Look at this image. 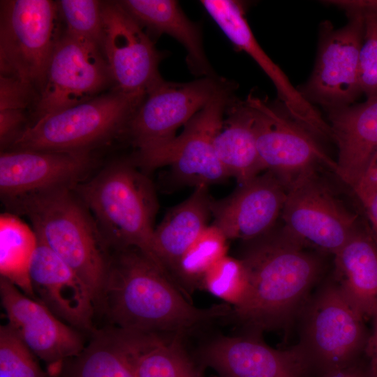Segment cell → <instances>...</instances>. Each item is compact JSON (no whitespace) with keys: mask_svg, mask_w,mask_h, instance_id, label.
Wrapping results in <instances>:
<instances>
[{"mask_svg":"<svg viewBox=\"0 0 377 377\" xmlns=\"http://www.w3.org/2000/svg\"><path fill=\"white\" fill-rule=\"evenodd\" d=\"M239 259L247 279L244 297L230 315L260 336L288 325L301 312L309 293L323 271L318 252L308 250L276 225L268 232L245 242Z\"/></svg>","mask_w":377,"mask_h":377,"instance_id":"6da1fadb","label":"cell"},{"mask_svg":"<svg viewBox=\"0 0 377 377\" xmlns=\"http://www.w3.org/2000/svg\"><path fill=\"white\" fill-rule=\"evenodd\" d=\"M98 309L124 330L179 335L231 311L228 304L193 306L172 279L135 248L110 256Z\"/></svg>","mask_w":377,"mask_h":377,"instance_id":"7a4b0ae2","label":"cell"},{"mask_svg":"<svg viewBox=\"0 0 377 377\" xmlns=\"http://www.w3.org/2000/svg\"><path fill=\"white\" fill-rule=\"evenodd\" d=\"M3 203L13 214L30 220L37 238L87 285L98 309L110 256L93 216L73 188L38 192Z\"/></svg>","mask_w":377,"mask_h":377,"instance_id":"3957f363","label":"cell"},{"mask_svg":"<svg viewBox=\"0 0 377 377\" xmlns=\"http://www.w3.org/2000/svg\"><path fill=\"white\" fill-rule=\"evenodd\" d=\"M73 190L93 216L108 249H138L170 276L154 244L158 209L154 187L133 161L114 162Z\"/></svg>","mask_w":377,"mask_h":377,"instance_id":"277c9868","label":"cell"},{"mask_svg":"<svg viewBox=\"0 0 377 377\" xmlns=\"http://www.w3.org/2000/svg\"><path fill=\"white\" fill-rule=\"evenodd\" d=\"M143 98L114 88L32 122L6 150L90 151L126 128Z\"/></svg>","mask_w":377,"mask_h":377,"instance_id":"5b68a950","label":"cell"},{"mask_svg":"<svg viewBox=\"0 0 377 377\" xmlns=\"http://www.w3.org/2000/svg\"><path fill=\"white\" fill-rule=\"evenodd\" d=\"M0 5L1 75L31 85L39 96L51 56L63 34L57 3L5 0Z\"/></svg>","mask_w":377,"mask_h":377,"instance_id":"8992f818","label":"cell"},{"mask_svg":"<svg viewBox=\"0 0 377 377\" xmlns=\"http://www.w3.org/2000/svg\"><path fill=\"white\" fill-rule=\"evenodd\" d=\"M302 311L297 345L309 371L320 377L357 361L365 350L369 334L364 318L350 305L336 283H327Z\"/></svg>","mask_w":377,"mask_h":377,"instance_id":"52a82bcc","label":"cell"},{"mask_svg":"<svg viewBox=\"0 0 377 377\" xmlns=\"http://www.w3.org/2000/svg\"><path fill=\"white\" fill-rule=\"evenodd\" d=\"M253 123L258 151L265 170L288 188L300 177L327 169L337 174L336 161L320 139L293 119L283 105L250 94L244 101Z\"/></svg>","mask_w":377,"mask_h":377,"instance_id":"ba28073f","label":"cell"},{"mask_svg":"<svg viewBox=\"0 0 377 377\" xmlns=\"http://www.w3.org/2000/svg\"><path fill=\"white\" fill-rule=\"evenodd\" d=\"M232 99L226 84L185 125L183 131L167 144L138 151L133 161L142 170L170 165L181 184L209 186L230 177L219 162L214 146L223 124V114Z\"/></svg>","mask_w":377,"mask_h":377,"instance_id":"9c48e42d","label":"cell"},{"mask_svg":"<svg viewBox=\"0 0 377 377\" xmlns=\"http://www.w3.org/2000/svg\"><path fill=\"white\" fill-rule=\"evenodd\" d=\"M312 171L287 190L281 214L283 228L295 239L320 253L334 255L360 221L320 175Z\"/></svg>","mask_w":377,"mask_h":377,"instance_id":"30bf717a","label":"cell"},{"mask_svg":"<svg viewBox=\"0 0 377 377\" xmlns=\"http://www.w3.org/2000/svg\"><path fill=\"white\" fill-rule=\"evenodd\" d=\"M111 83L102 49L64 30L51 56L32 122L96 98Z\"/></svg>","mask_w":377,"mask_h":377,"instance_id":"8fae6325","label":"cell"},{"mask_svg":"<svg viewBox=\"0 0 377 377\" xmlns=\"http://www.w3.org/2000/svg\"><path fill=\"white\" fill-rule=\"evenodd\" d=\"M348 21L339 29L330 22L321 25L315 66L308 82L300 90L311 103L328 111L351 105L361 93L359 54L364 32V17L348 12Z\"/></svg>","mask_w":377,"mask_h":377,"instance_id":"7c38bea8","label":"cell"},{"mask_svg":"<svg viewBox=\"0 0 377 377\" xmlns=\"http://www.w3.org/2000/svg\"><path fill=\"white\" fill-rule=\"evenodd\" d=\"M227 84L213 76L188 82L163 79L147 93L126 126L138 151L160 147Z\"/></svg>","mask_w":377,"mask_h":377,"instance_id":"4fadbf2b","label":"cell"},{"mask_svg":"<svg viewBox=\"0 0 377 377\" xmlns=\"http://www.w3.org/2000/svg\"><path fill=\"white\" fill-rule=\"evenodd\" d=\"M102 15V51L114 88L145 97L162 79L158 72L162 53L119 1L103 2Z\"/></svg>","mask_w":377,"mask_h":377,"instance_id":"5bb4252c","label":"cell"},{"mask_svg":"<svg viewBox=\"0 0 377 377\" xmlns=\"http://www.w3.org/2000/svg\"><path fill=\"white\" fill-rule=\"evenodd\" d=\"M0 297L7 325L50 371L58 376L64 362L84 348L79 330L56 316L40 301L0 279Z\"/></svg>","mask_w":377,"mask_h":377,"instance_id":"9a60e30c","label":"cell"},{"mask_svg":"<svg viewBox=\"0 0 377 377\" xmlns=\"http://www.w3.org/2000/svg\"><path fill=\"white\" fill-rule=\"evenodd\" d=\"M90 151L5 150L0 156V194L4 202L26 195L75 188L94 167Z\"/></svg>","mask_w":377,"mask_h":377,"instance_id":"2e32d148","label":"cell"},{"mask_svg":"<svg viewBox=\"0 0 377 377\" xmlns=\"http://www.w3.org/2000/svg\"><path fill=\"white\" fill-rule=\"evenodd\" d=\"M286 195L283 184L266 170L241 184L226 198L219 200L212 198V225L228 239L249 242L256 239L276 225Z\"/></svg>","mask_w":377,"mask_h":377,"instance_id":"e0dca14e","label":"cell"},{"mask_svg":"<svg viewBox=\"0 0 377 377\" xmlns=\"http://www.w3.org/2000/svg\"><path fill=\"white\" fill-rule=\"evenodd\" d=\"M200 353L220 377H306L309 371L297 346L274 349L253 334L216 337Z\"/></svg>","mask_w":377,"mask_h":377,"instance_id":"ac0fdd59","label":"cell"},{"mask_svg":"<svg viewBox=\"0 0 377 377\" xmlns=\"http://www.w3.org/2000/svg\"><path fill=\"white\" fill-rule=\"evenodd\" d=\"M29 275L36 298L56 316L77 330L95 331L93 318L96 307L89 289L38 238L30 261Z\"/></svg>","mask_w":377,"mask_h":377,"instance_id":"d6986e66","label":"cell"},{"mask_svg":"<svg viewBox=\"0 0 377 377\" xmlns=\"http://www.w3.org/2000/svg\"><path fill=\"white\" fill-rule=\"evenodd\" d=\"M328 119L338 148L336 175L353 191L377 150V96L329 110Z\"/></svg>","mask_w":377,"mask_h":377,"instance_id":"ffe728a7","label":"cell"},{"mask_svg":"<svg viewBox=\"0 0 377 377\" xmlns=\"http://www.w3.org/2000/svg\"><path fill=\"white\" fill-rule=\"evenodd\" d=\"M337 286L363 318L377 305V245L361 222L334 255Z\"/></svg>","mask_w":377,"mask_h":377,"instance_id":"44dd1931","label":"cell"},{"mask_svg":"<svg viewBox=\"0 0 377 377\" xmlns=\"http://www.w3.org/2000/svg\"><path fill=\"white\" fill-rule=\"evenodd\" d=\"M120 3L143 27L156 36L168 35L185 48L186 63L193 73L212 76L198 24L189 20L172 0H124Z\"/></svg>","mask_w":377,"mask_h":377,"instance_id":"7402d4cb","label":"cell"},{"mask_svg":"<svg viewBox=\"0 0 377 377\" xmlns=\"http://www.w3.org/2000/svg\"><path fill=\"white\" fill-rule=\"evenodd\" d=\"M208 187H195L186 200L168 211L154 229L156 253L170 276L179 259L207 226L209 217L212 216V198Z\"/></svg>","mask_w":377,"mask_h":377,"instance_id":"603a6c76","label":"cell"},{"mask_svg":"<svg viewBox=\"0 0 377 377\" xmlns=\"http://www.w3.org/2000/svg\"><path fill=\"white\" fill-rule=\"evenodd\" d=\"M121 331L135 377H202L184 350L182 335Z\"/></svg>","mask_w":377,"mask_h":377,"instance_id":"cb8c5ba5","label":"cell"},{"mask_svg":"<svg viewBox=\"0 0 377 377\" xmlns=\"http://www.w3.org/2000/svg\"><path fill=\"white\" fill-rule=\"evenodd\" d=\"M228 117L216 135V156L230 177L241 184L265 170L261 161L253 129L250 111L243 101H232Z\"/></svg>","mask_w":377,"mask_h":377,"instance_id":"d4e9b609","label":"cell"},{"mask_svg":"<svg viewBox=\"0 0 377 377\" xmlns=\"http://www.w3.org/2000/svg\"><path fill=\"white\" fill-rule=\"evenodd\" d=\"M59 377H135L122 331L95 330L87 346L66 360Z\"/></svg>","mask_w":377,"mask_h":377,"instance_id":"484cf974","label":"cell"},{"mask_svg":"<svg viewBox=\"0 0 377 377\" xmlns=\"http://www.w3.org/2000/svg\"><path fill=\"white\" fill-rule=\"evenodd\" d=\"M37 245L33 230L17 215L3 213L0 216L1 276L15 285L24 294L37 300L31 285L29 267Z\"/></svg>","mask_w":377,"mask_h":377,"instance_id":"4316f807","label":"cell"},{"mask_svg":"<svg viewBox=\"0 0 377 377\" xmlns=\"http://www.w3.org/2000/svg\"><path fill=\"white\" fill-rule=\"evenodd\" d=\"M227 240L217 227L207 226L176 264L172 277L186 289L200 288L210 267L227 255Z\"/></svg>","mask_w":377,"mask_h":377,"instance_id":"83f0119b","label":"cell"},{"mask_svg":"<svg viewBox=\"0 0 377 377\" xmlns=\"http://www.w3.org/2000/svg\"><path fill=\"white\" fill-rule=\"evenodd\" d=\"M247 286L244 265L239 258L226 255L215 263L205 275L200 286L232 308L240 304Z\"/></svg>","mask_w":377,"mask_h":377,"instance_id":"f1b7e54d","label":"cell"},{"mask_svg":"<svg viewBox=\"0 0 377 377\" xmlns=\"http://www.w3.org/2000/svg\"><path fill=\"white\" fill-rule=\"evenodd\" d=\"M65 31L84 38L102 49L103 38V1L60 0L56 1Z\"/></svg>","mask_w":377,"mask_h":377,"instance_id":"f546056e","label":"cell"},{"mask_svg":"<svg viewBox=\"0 0 377 377\" xmlns=\"http://www.w3.org/2000/svg\"><path fill=\"white\" fill-rule=\"evenodd\" d=\"M36 357L7 324L1 325V377H49Z\"/></svg>","mask_w":377,"mask_h":377,"instance_id":"4dcf8cb0","label":"cell"},{"mask_svg":"<svg viewBox=\"0 0 377 377\" xmlns=\"http://www.w3.org/2000/svg\"><path fill=\"white\" fill-rule=\"evenodd\" d=\"M34 87L16 78L0 75V121L11 124H27L26 112L38 99Z\"/></svg>","mask_w":377,"mask_h":377,"instance_id":"1f68e13d","label":"cell"},{"mask_svg":"<svg viewBox=\"0 0 377 377\" xmlns=\"http://www.w3.org/2000/svg\"><path fill=\"white\" fill-rule=\"evenodd\" d=\"M364 32L359 54L361 92L367 98L377 96V13H364Z\"/></svg>","mask_w":377,"mask_h":377,"instance_id":"d6a6232c","label":"cell"},{"mask_svg":"<svg viewBox=\"0 0 377 377\" xmlns=\"http://www.w3.org/2000/svg\"><path fill=\"white\" fill-rule=\"evenodd\" d=\"M377 191V150L357 187L353 191L358 200Z\"/></svg>","mask_w":377,"mask_h":377,"instance_id":"836d02e7","label":"cell"},{"mask_svg":"<svg viewBox=\"0 0 377 377\" xmlns=\"http://www.w3.org/2000/svg\"><path fill=\"white\" fill-rule=\"evenodd\" d=\"M371 317L372 318V330L369 335L365 351L369 357L368 367L369 377H377V305Z\"/></svg>","mask_w":377,"mask_h":377,"instance_id":"e575fe53","label":"cell"},{"mask_svg":"<svg viewBox=\"0 0 377 377\" xmlns=\"http://www.w3.org/2000/svg\"><path fill=\"white\" fill-rule=\"evenodd\" d=\"M369 221V230L377 245V191L360 200Z\"/></svg>","mask_w":377,"mask_h":377,"instance_id":"d590c367","label":"cell"},{"mask_svg":"<svg viewBox=\"0 0 377 377\" xmlns=\"http://www.w3.org/2000/svg\"><path fill=\"white\" fill-rule=\"evenodd\" d=\"M328 4L337 6L346 12H360L361 13H377V1H328Z\"/></svg>","mask_w":377,"mask_h":377,"instance_id":"8d00e7d4","label":"cell"},{"mask_svg":"<svg viewBox=\"0 0 377 377\" xmlns=\"http://www.w3.org/2000/svg\"><path fill=\"white\" fill-rule=\"evenodd\" d=\"M321 377H369L368 367L357 361L345 367L328 372Z\"/></svg>","mask_w":377,"mask_h":377,"instance_id":"74e56055","label":"cell"}]
</instances>
